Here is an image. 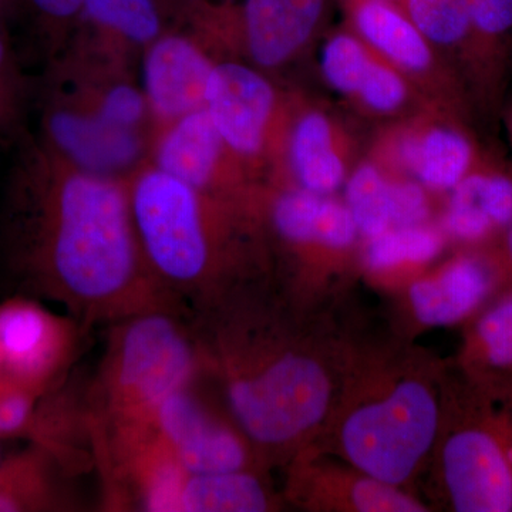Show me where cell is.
Segmentation results:
<instances>
[{
  "label": "cell",
  "instance_id": "20",
  "mask_svg": "<svg viewBox=\"0 0 512 512\" xmlns=\"http://www.w3.org/2000/svg\"><path fill=\"white\" fill-rule=\"evenodd\" d=\"M289 160L302 188L326 195L338 190L345 165L333 144L332 126L318 111L296 121L289 140Z\"/></svg>",
  "mask_w": 512,
  "mask_h": 512
},
{
  "label": "cell",
  "instance_id": "36",
  "mask_svg": "<svg viewBox=\"0 0 512 512\" xmlns=\"http://www.w3.org/2000/svg\"><path fill=\"white\" fill-rule=\"evenodd\" d=\"M0 375H2V359H0Z\"/></svg>",
  "mask_w": 512,
  "mask_h": 512
},
{
  "label": "cell",
  "instance_id": "27",
  "mask_svg": "<svg viewBox=\"0 0 512 512\" xmlns=\"http://www.w3.org/2000/svg\"><path fill=\"white\" fill-rule=\"evenodd\" d=\"M441 248L443 237L434 229L421 225L392 228L370 239L367 265L373 269H387L402 264H421L437 256Z\"/></svg>",
  "mask_w": 512,
  "mask_h": 512
},
{
  "label": "cell",
  "instance_id": "12",
  "mask_svg": "<svg viewBox=\"0 0 512 512\" xmlns=\"http://www.w3.org/2000/svg\"><path fill=\"white\" fill-rule=\"evenodd\" d=\"M276 106L272 83L241 62H215L205 87V110L225 146L239 157L264 150Z\"/></svg>",
  "mask_w": 512,
  "mask_h": 512
},
{
  "label": "cell",
  "instance_id": "7",
  "mask_svg": "<svg viewBox=\"0 0 512 512\" xmlns=\"http://www.w3.org/2000/svg\"><path fill=\"white\" fill-rule=\"evenodd\" d=\"M437 427L439 410L430 390L406 382L346 420L343 450L366 476L397 485L412 476L426 456Z\"/></svg>",
  "mask_w": 512,
  "mask_h": 512
},
{
  "label": "cell",
  "instance_id": "8",
  "mask_svg": "<svg viewBox=\"0 0 512 512\" xmlns=\"http://www.w3.org/2000/svg\"><path fill=\"white\" fill-rule=\"evenodd\" d=\"M87 330L26 296L10 299L0 305L2 375L39 396L46 393L76 359Z\"/></svg>",
  "mask_w": 512,
  "mask_h": 512
},
{
  "label": "cell",
  "instance_id": "2",
  "mask_svg": "<svg viewBox=\"0 0 512 512\" xmlns=\"http://www.w3.org/2000/svg\"><path fill=\"white\" fill-rule=\"evenodd\" d=\"M130 60L72 39L36 83L39 137L82 170L120 180L147 163L157 133Z\"/></svg>",
  "mask_w": 512,
  "mask_h": 512
},
{
  "label": "cell",
  "instance_id": "24",
  "mask_svg": "<svg viewBox=\"0 0 512 512\" xmlns=\"http://www.w3.org/2000/svg\"><path fill=\"white\" fill-rule=\"evenodd\" d=\"M346 200L357 225L367 238L393 228L392 183L373 165L357 168L346 185Z\"/></svg>",
  "mask_w": 512,
  "mask_h": 512
},
{
  "label": "cell",
  "instance_id": "33",
  "mask_svg": "<svg viewBox=\"0 0 512 512\" xmlns=\"http://www.w3.org/2000/svg\"><path fill=\"white\" fill-rule=\"evenodd\" d=\"M393 228L416 227L429 215L426 194L419 184L392 183Z\"/></svg>",
  "mask_w": 512,
  "mask_h": 512
},
{
  "label": "cell",
  "instance_id": "26",
  "mask_svg": "<svg viewBox=\"0 0 512 512\" xmlns=\"http://www.w3.org/2000/svg\"><path fill=\"white\" fill-rule=\"evenodd\" d=\"M84 0H22V16L29 19L43 64L55 59L70 42Z\"/></svg>",
  "mask_w": 512,
  "mask_h": 512
},
{
  "label": "cell",
  "instance_id": "22",
  "mask_svg": "<svg viewBox=\"0 0 512 512\" xmlns=\"http://www.w3.org/2000/svg\"><path fill=\"white\" fill-rule=\"evenodd\" d=\"M36 83L23 70L8 26L0 25V146L12 147L28 127Z\"/></svg>",
  "mask_w": 512,
  "mask_h": 512
},
{
  "label": "cell",
  "instance_id": "30",
  "mask_svg": "<svg viewBox=\"0 0 512 512\" xmlns=\"http://www.w3.org/2000/svg\"><path fill=\"white\" fill-rule=\"evenodd\" d=\"M350 500L357 511L365 512H419L423 505L400 493L392 484L366 476L350 490Z\"/></svg>",
  "mask_w": 512,
  "mask_h": 512
},
{
  "label": "cell",
  "instance_id": "23",
  "mask_svg": "<svg viewBox=\"0 0 512 512\" xmlns=\"http://www.w3.org/2000/svg\"><path fill=\"white\" fill-rule=\"evenodd\" d=\"M448 207L487 222L495 229L512 224V177L498 171H473L453 188Z\"/></svg>",
  "mask_w": 512,
  "mask_h": 512
},
{
  "label": "cell",
  "instance_id": "10",
  "mask_svg": "<svg viewBox=\"0 0 512 512\" xmlns=\"http://www.w3.org/2000/svg\"><path fill=\"white\" fill-rule=\"evenodd\" d=\"M424 37L436 46H471L477 74L494 86L512 36V0H400Z\"/></svg>",
  "mask_w": 512,
  "mask_h": 512
},
{
  "label": "cell",
  "instance_id": "16",
  "mask_svg": "<svg viewBox=\"0 0 512 512\" xmlns=\"http://www.w3.org/2000/svg\"><path fill=\"white\" fill-rule=\"evenodd\" d=\"M495 266L478 256H461L434 279L416 282L410 299L420 322L451 325L476 311L493 292Z\"/></svg>",
  "mask_w": 512,
  "mask_h": 512
},
{
  "label": "cell",
  "instance_id": "1",
  "mask_svg": "<svg viewBox=\"0 0 512 512\" xmlns=\"http://www.w3.org/2000/svg\"><path fill=\"white\" fill-rule=\"evenodd\" d=\"M10 150L0 268L23 295L59 303L87 329L177 309L144 261L126 180L82 170L30 130Z\"/></svg>",
  "mask_w": 512,
  "mask_h": 512
},
{
  "label": "cell",
  "instance_id": "18",
  "mask_svg": "<svg viewBox=\"0 0 512 512\" xmlns=\"http://www.w3.org/2000/svg\"><path fill=\"white\" fill-rule=\"evenodd\" d=\"M59 457L39 446L0 463V512L67 507L59 484Z\"/></svg>",
  "mask_w": 512,
  "mask_h": 512
},
{
  "label": "cell",
  "instance_id": "14",
  "mask_svg": "<svg viewBox=\"0 0 512 512\" xmlns=\"http://www.w3.org/2000/svg\"><path fill=\"white\" fill-rule=\"evenodd\" d=\"M326 0H242L229 9V28L241 33L259 69H278L308 45L325 15Z\"/></svg>",
  "mask_w": 512,
  "mask_h": 512
},
{
  "label": "cell",
  "instance_id": "25",
  "mask_svg": "<svg viewBox=\"0 0 512 512\" xmlns=\"http://www.w3.org/2000/svg\"><path fill=\"white\" fill-rule=\"evenodd\" d=\"M471 370L512 376V296L484 313L470 345Z\"/></svg>",
  "mask_w": 512,
  "mask_h": 512
},
{
  "label": "cell",
  "instance_id": "13",
  "mask_svg": "<svg viewBox=\"0 0 512 512\" xmlns=\"http://www.w3.org/2000/svg\"><path fill=\"white\" fill-rule=\"evenodd\" d=\"M202 0H84L72 39L133 56L170 30L187 26ZM70 39V40H72Z\"/></svg>",
  "mask_w": 512,
  "mask_h": 512
},
{
  "label": "cell",
  "instance_id": "37",
  "mask_svg": "<svg viewBox=\"0 0 512 512\" xmlns=\"http://www.w3.org/2000/svg\"><path fill=\"white\" fill-rule=\"evenodd\" d=\"M511 131H512V120H511Z\"/></svg>",
  "mask_w": 512,
  "mask_h": 512
},
{
  "label": "cell",
  "instance_id": "34",
  "mask_svg": "<svg viewBox=\"0 0 512 512\" xmlns=\"http://www.w3.org/2000/svg\"><path fill=\"white\" fill-rule=\"evenodd\" d=\"M22 16V0H0V25L8 26Z\"/></svg>",
  "mask_w": 512,
  "mask_h": 512
},
{
  "label": "cell",
  "instance_id": "15",
  "mask_svg": "<svg viewBox=\"0 0 512 512\" xmlns=\"http://www.w3.org/2000/svg\"><path fill=\"white\" fill-rule=\"evenodd\" d=\"M227 151L202 107L157 130L148 163L195 190L229 194L224 175Z\"/></svg>",
  "mask_w": 512,
  "mask_h": 512
},
{
  "label": "cell",
  "instance_id": "3",
  "mask_svg": "<svg viewBox=\"0 0 512 512\" xmlns=\"http://www.w3.org/2000/svg\"><path fill=\"white\" fill-rule=\"evenodd\" d=\"M126 181L144 261L175 308L191 316L238 289L229 194L195 190L148 161Z\"/></svg>",
  "mask_w": 512,
  "mask_h": 512
},
{
  "label": "cell",
  "instance_id": "19",
  "mask_svg": "<svg viewBox=\"0 0 512 512\" xmlns=\"http://www.w3.org/2000/svg\"><path fill=\"white\" fill-rule=\"evenodd\" d=\"M403 164L434 190H453L473 170V143L457 128L436 127L421 137L404 140L399 148Z\"/></svg>",
  "mask_w": 512,
  "mask_h": 512
},
{
  "label": "cell",
  "instance_id": "21",
  "mask_svg": "<svg viewBox=\"0 0 512 512\" xmlns=\"http://www.w3.org/2000/svg\"><path fill=\"white\" fill-rule=\"evenodd\" d=\"M271 507L268 491L249 470L190 474L180 512H261Z\"/></svg>",
  "mask_w": 512,
  "mask_h": 512
},
{
  "label": "cell",
  "instance_id": "17",
  "mask_svg": "<svg viewBox=\"0 0 512 512\" xmlns=\"http://www.w3.org/2000/svg\"><path fill=\"white\" fill-rule=\"evenodd\" d=\"M350 16L359 35L392 62L412 72L431 64L430 42L406 10L393 0H348Z\"/></svg>",
  "mask_w": 512,
  "mask_h": 512
},
{
  "label": "cell",
  "instance_id": "5",
  "mask_svg": "<svg viewBox=\"0 0 512 512\" xmlns=\"http://www.w3.org/2000/svg\"><path fill=\"white\" fill-rule=\"evenodd\" d=\"M106 352L90 394V419L101 431L148 426L171 394L205 372L190 316L154 308L109 326Z\"/></svg>",
  "mask_w": 512,
  "mask_h": 512
},
{
  "label": "cell",
  "instance_id": "4",
  "mask_svg": "<svg viewBox=\"0 0 512 512\" xmlns=\"http://www.w3.org/2000/svg\"><path fill=\"white\" fill-rule=\"evenodd\" d=\"M205 370L220 376L239 430L264 448L305 436L328 409L329 379L312 357L269 338L264 320L234 306L201 333Z\"/></svg>",
  "mask_w": 512,
  "mask_h": 512
},
{
  "label": "cell",
  "instance_id": "11",
  "mask_svg": "<svg viewBox=\"0 0 512 512\" xmlns=\"http://www.w3.org/2000/svg\"><path fill=\"white\" fill-rule=\"evenodd\" d=\"M194 25L170 30L141 52V87L158 128L204 107L214 60Z\"/></svg>",
  "mask_w": 512,
  "mask_h": 512
},
{
  "label": "cell",
  "instance_id": "32",
  "mask_svg": "<svg viewBox=\"0 0 512 512\" xmlns=\"http://www.w3.org/2000/svg\"><path fill=\"white\" fill-rule=\"evenodd\" d=\"M357 225L348 205L326 200L318 242L332 248H345L355 241Z\"/></svg>",
  "mask_w": 512,
  "mask_h": 512
},
{
  "label": "cell",
  "instance_id": "6",
  "mask_svg": "<svg viewBox=\"0 0 512 512\" xmlns=\"http://www.w3.org/2000/svg\"><path fill=\"white\" fill-rule=\"evenodd\" d=\"M471 410L443 450L458 512L512 511V377L473 375Z\"/></svg>",
  "mask_w": 512,
  "mask_h": 512
},
{
  "label": "cell",
  "instance_id": "28",
  "mask_svg": "<svg viewBox=\"0 0 512 512\" xmlns=\"http://www.w3.org/2000/svg\"><path fill=\"white\" fill-rule=\"evenodd\" d=\"M326 198L299 187L276 195L269 218L278 237L289 244L318 242Z\"/></svg>",
  "mask_w": 512,
  "mask_h": 512
},
{
  "label": "cell",
  "instance_id": "31",
  "mask_svg": "<svg viewBox=\"0 0 512 512\" xmlns=\"http://www.w3.org/2000/svg\"><path fill=\"white\" fill-rule=\"evenodd\" d=\"M357 96L372 110L392 113L406 100L407 87L400 74L375 62Z\"/></svg>",
  "mask_w": 512,
  "mask_h": 512
},
{
  "label": "cell",
  "instance_id": "35",
  "mask_svg": "<svg viewBox=\"0 0 512 512\" xmlns=\"http://www.w3.org/2000/svg\"><path fill=\"white\" fill-rule=\"evenodd\" d=\"M504 258L505 265L510 269L512 274V224L510 227L505 229V238H504Z\"/></svg>",
  "mask_w": 512,
  "mask_h": 512
},
{
  "label": "cell",
  "instance_id": "29",
  "mask_svg": "<svg viewBox=\"0 0 512 512\" xmlns=\"http://www.w3.org/2000/svg\"><path fill=\"white\" fill-rule=\"evenodd\" d=\"M322 72L333 89L357 96L365 84L373 62L356 37L339 33L323 47Z\"/></svg>",
  "mask_w": 512,
  "mask_h": 512
},
{
  "label": "cell",
  "instance_id": "9",
  "mask_svg": "<svg viewBox=\"0 0 512 512\" xmlns=\"http://www.w3.org/2000/svg\"><path fill=\"white\" fill-rule=\"evenodd\" d=\"M165 447L190 474L249 470L247 441L198 392L197 383L168 396L151 419Z\"/></svg>",
  "mask_w": 512,
  "mask_h": 512
}]
</instances>
